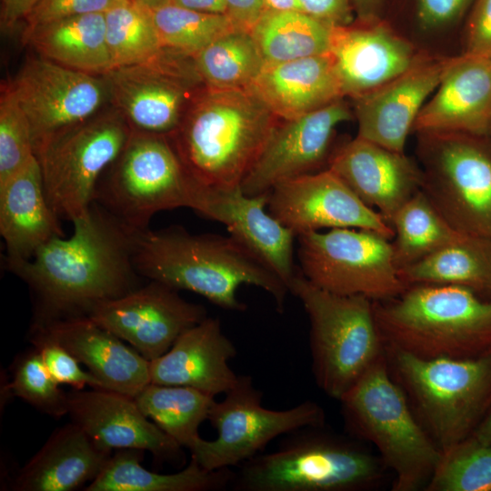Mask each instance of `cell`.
<instances>
[{"instance_id": "obj_1", "label": "cell", "mask_w": 491, "mask_h": 491, "mask_svg": "<svg viewBox=\"0 0 491 491\" xmlns=\"http://www.w3.org/2000/svg\"><path fill=\"white\" fill-rule=\"evenodd\" d=\"M73 225L69 238L54 237L30 259L5 262L36 296L35 320L86 316L96 304L141 286L134 265L139 232L95 202Z\"/></svg>"}, {"instance_id": "obj_2", "label": "cell", "mask_w": 491, "mask_h": 491, "mask_svg": "<svg viewBox=\"0 0 491 491\" xmlns=\"http://www.w3.org/2000/svg\"><path fill=\"white\" fill-rule=\"evenodd\" d=\"M134 265L144 278L198 294L228 311L246 309L237 296L243 285L267 292L280 313L289 293L274 272L230 235L190 234L178 225L148 228L137 234Z\"/></svg>"}, {"instance_id": "obj_3", "label": "cell", "mask_w": 491, "mask_h": 491, "mask_svg": "<svg viewBox=\"0 0 491 491\" xmlns=\"http://www.w3.org/2000/svg\"><path fill=\"white\" fill-rule=\"evenodd\" d=\"M172 142L184 165L200 185L241 186L278 118L250 89L205 86Z\"/></svg>"}, {"instance_id": "obj_4", "label": "cell", "mask_w": 491, "mask_h": 491, "mask_svg": "<svg viewBox=\"0 0 491 491\" xmlns=\"http://www.w3.org/2000/svg\"><path fill=\"white\" fill-rule=\"evenodd\" d=\"M373 307L385 346L428 359L491 352V297L466 287L411 285Z\"/></svg>"}, {"instance_id": "obj_5", "label": "cell", "mask_w": 491, "mask_h": 491, "mask_svg": "<svg viewBox=\"0 0 491 491\" xmlns=\"http://www.w3.org/2000/svg\"><path fill=\"white\" fill-rule=\"evenodd\" d=\"M305 426L286 435L271 452L234 470V491H363L380 483L386 468L358 442Z\"/></svg>"}, {"instance_id": "obj_6", "label": "cell", "mask_w": 491, "mask_h": 491, "mask_svg": "<svg viewBox=\"0 0 491 491\" xmlns=\"http://www.w3.org/2000/svg\"><path fill=\"white\" fill-rule=\"evenodd\" d=\"M385 349L391 376L441 452L471 436L491 409V352L428 359Z\"/></svg>"}, {"instance_id": "obj_7", "label": "cell", "mask_w": 491, "mask_h": 491, "mask_svg": "<svg viewBox=\"0 0 491 491\" xmlns=\"http://www.w3.org/2000/svg\"><path fill=\"white\" fill-rule=\"evenodd\" d=\"M340 402L348 430L372 443L385 466L394 473L393 490L426 489L442 452L391 376L386 352Z\"/></svg>"}, {"instance_id": "obj_8", "label": "cell", "mask_w": 491, "mask_h": 491, "mask_svg": "<svg viewBox=\"0 0 491 491\" xmlns=\"http://www.w3.org/2000/svg\"><path fill=\"white\" fill-rule=\"evenodd\" d=\"M289 293L300 300L309 319L316 383L340 401L386 352L373 300L324 290L308 281L299 267Z\"/></svg>"}, {"instance_id": "obj_9", "label": "cell", "mask_w": 491, "mask_h": 491, "mask_svg": "<svg viewBox=\"0 0 491 491\" xmlns=\"http://www.w3.org/2000/svg\"><path fill=\"white\" fill-rule=\"evenodd\" d=\"M109 166L108 175L98 180L94 202L130 229H148L160 211L193 208L198 183L165 135H131Z\"/></svg>"}, {"instance_id": "obj_10", "label": "cell", "mask_w": 491, "mask_h": 491, "mask_svg": "<svg viewBox=\"0 0 491 491\" xmlns=\"http://www.w3.org/2000/svg\"><path fill=\"white\" fill-rule=\"evenodd\" d=\"M419 135L421 191L456 230L491 241V143L486 140L487 136Z\"/></svg>"}, {"instance_id": "obj_11", "label": "cell", "mask_w": 491, "mask_h": 491, "mask_svg": "<svg viewBox=\"0 0 491 491\" xmlns=\"http://www.w3.org/2000/svg\"><path fill=\"white\" fill-rule=\"evenodd\" d=\"M131 135L117 116L102 115L59 133L35 150L48 203L60 220L73 223L87 214L99 178Z\"/></svg>"}, {"instance_id": "obj_12", "label": "cell", "mask_w": 491, "mask_h": 491, "mask_svg": "<svg viewBox=\"0 0 491 491\" xmlns=\"http://www.w3.org/2000/svg\"><path fill=\"white\" fill-rule=\"evenodd\" d=\"M296 239L301 273L324 290L376 301L396 296L406 287L390 239L376 232L332 228L300 234Z\"/></svg>"}, {"instance_id": "obj_13", "label": "cell", "mask_w": 491, "mask_h": 491, "mask_svg": "<svg viewBox=\"0 0 491 491\" xmlns=\"http://www.w3.org/2000/svg\"><path fill=\"white\" fill-rule=\"evenodd\" d=\"M262 396L252 376H239L224 399L215 401L210 409L208 420L217 436L214 440L201 437L189 449L191 458L208 470L238 466L262 453L278 436L325 425L324 409L314 401L273 410L262 405Z\"/></svg>"}, {"instance_id": "obj_14", "label": "cell", "mask_w": 491, "mask_h": 491, "mask_svg": "<svg viewBox=\"0 0 491 491\" xmlns=\"http://www.w3.org/2000/svg\"><path fill=\"white\" fill-rule=\"evenodd\" d=\"M108 94L144 134H173L186 105L205 86L193 57L165 49L137 65L114 67L103 75Z\"/></svg>"}, {"instance_id": "obj_15", "label": "cell", "mask_w": 491, "mask_h": 491, "mask_svg": "<svg viewBox=\"0 0 491 491\" xmlns=\"http://www.w3.org/2000/svg\"><path fill=\"white\" fill-rule=\"evenodd\" d=\"M25 114L35 150L92 117L108 94L105 80L42 56L29 58L11 84Z\"/></svg>"}, {"instance_id": "obj_16", "label": "cell", "mask_w": 491, "mask_h": 491, "mask_svg": "<svg viewBox=\"0 0 491 491\" xmlns=\"http://www.w3.org/2000/svg\"><path fill=\"white\" fill-rule=\"evenodd\" d=\"M86 316L151 361L208 316L202 305L186 301L177 290L149 280L122 296L96 304Z\"/></svg>"}, {"instance_id": "obj_17", "label": "cell", "mask_w": 491, "mask_h": 491, "mask_svg": "<svg viewBox=\"0 0 491 491\" xmlns=\"http://www.w3.org/2000/svg\"><path fill=\"white\" fill-rule=\"evenodd\" d=\"M267 208L296 235L323 228H358L394 237L390 224L328 168L278 184L268 193Z\"/></svg>"}, {"instance_id": "obj_18", "label": "cell", "mask_w": 491, "mask_h": 491, "mask_svg": "<svg viewBox=\"0 0 491 491\" xmlns=\"http://www.w3.org/2000/svg\"><path fill=\"white\" fill-rule=\"evenodd\" d=\"M352 117L341 98L300 117L278 121L242 182L243 192L266 195L280 183L317 172L328 163L336 126Z\"/></svg>"}, {"instance_id": "obj_19", "label": "cell", "mask_w": 491, "mask_h": 491, "mask_svg": "<svg viewBox=\"0 0 491 491\" xmlns=\"http://www.w3.org/2000/svg\"><path fill=\"white\" fill-rule=\"evenodd\" d=\"M268 194L250 196L241 186L198 185L193 210L225 225L229 235L248 249L287 286L297 273L294 263L296 235L266 207Z\"/></svg>"}, {"instance_id": "obj_20", "label": "cell", "mask_w": 491, "mask_h": 491, "mask_svg": "<svg viewBox=\"0 0 491 491\" xmlns=\"http://www.w3.org/2000/svg\"><path fill=\"white\" fill-rule=\"evenodd\" d=\"M329 55L343 96L352 99L387 84L425 55L381 19L333 27Z\"/></svg>"}, {"instance_id": "obj_21", "label": "cell", "mask_w": 491, "mask_h": 491, "mask_svg": "<svg viewBox=\"0 0 491 491\" xmlns=\"http://www.w3.org/2000/svg\"><path fill=\"white\" fill-rule=\"evenodd\" d=\"M452 60L453 57L425 55L392 81L353 99L357 136L405 153L407 136L421 109L437 88Z\"/></svg>"}, {"instance_id": "obj_22", "label": "cell", "mask_w": 491, "mask_h": 491, "mask_svg": "<svg viewBox=\"0 0 491 491\" xmlns=\"http://www.w3.org/2000/svg\"><path fill=\"white\" fill-rule=\"evenodd\" d=\"M67 396L71 422L102 449H135L160 461L182 460L183 447L146 417L133 397L103 388L74 389Z\"/></svg>"}, {"instance_id": "obj_23", "label": "cell", "mask_w": 491, "mask_h": 491, "mask_svg": "<svg viewBox=\"0 0 491 491\" xmlns=\"http://www.w3.org/2000/svg\"><path fill=\"white\" fill-rule=\"evenodd\" d=\"M326 168L389 224L396 212L422 187L421 167L405 153L357 135L332 152Z\"/></svg>"}, {"instance_id": "obj_24", "label": "cell", "mask_w": 491, "mask_h": 491, "mask_svg": "<svg viewBox=\"0 0 491 491\" xmlns=\"http://www.w3.org/2000/svg\"><path fill=\"white\" fill-rule=\"evenodd\" d=\"M33 328L66 348L108 390L134 398L150 383L149 361L86 316L35 320Z\"/></svg>"}, {"instance_id": "obj_25", "label": "cell", "mask_w": 491, "mask_h": 491, "mask_svg": "<svg viewBox=\"0 0 491 491\" xmlns=\"http://www.w3.org/2000/svg\"><path fill=\"white\" fill-rule=\"evenodd\" d=\"M491 128V60L464 54L453 57L413 130L488 136Z\"/></svg>"}, {"instance_id": "obj_26", "label": "cell", "mask_w": 491, "mask_h": 491, "mask_svg": "<svg viewBox=\"0 0 491 491\" xmlns=\"http://www.w3.org/2000/svg\"><path fill=\"white\" fill-rule=\"evenodd\" d=\"M236 353L220 320L207 316L183 332L168 351L149 361L150 383L188 386L214 397L225 395L238 380L229 366Z\"/></svg>"}, {"instance_id": "obj_27", "label": "cell", "mask_w": 491, "mask_h": 491, "mask_svg": "<svg viewBox=\"0 0 491 491\" xmlns=\"http://www.w3.org/2000/svg\"><path fill=\"white\" fill-rule=\"evenodd\" d=\"M60 221L48 203L36 156L0 184L5 262L28 260L54 237L65 236Z\"/></svg>"}, {"instance_id": "obj_28", "label": "cell", "mask_w": 491, "mask_h": 491, "mask_svg": "<svg viewBox=\"0 0 491 491\" xmlns=\"http://www.w3.org/2000/svg\"><path fill=\"white\" fill-rule=\"evenodd\" d=\"M249 89L279 120L300 117L344 98L329 53L265 64Z\"/></svg>"}, {"instance_id": "obj_29", "label": "cell", "mask_w": 491, "mask_h": 491, "mask_svg": "<svg viewBox=\"0 0 491 491\" xmlns=\"http://www.w3.org/2000/svg\"><path fill=\"white\" fill-rule=\"evenodd\" d=\"M111 456L75 423L55 429L19 470L15 491H72L93 481Z\"/></svg>"}, {"instance_id": "obj_30", "label": "cell", "mask_w": 491, "mask_h": 491, "mask_svg": "<svg viewBox=\"0 0 491 491\" xmlns=\"http://www.w3.org/2000/svg\"><path fill=\"white\" fill-rule=\"evenodd\" d=\"M141 450L118 449L111 455L100 473L85 491H222L229 489L234 470L225 467L208 470L195 459L182 470L172 474L145 469L140 460Z\"/></svg>"}, {"instance_id": "obj_31", "label": "cell", "mask_w": 491, "mask_h": 491, "mask_svg": "<svg viewBox=\"0 0 491 491\" xmlns=\"http://www.w3.org/2000/svg\"><path fill=\"white\" fill-rule=\"evenodd\" d=\"M25 35L40 56L61 65L92 75L112 68L104 13L63 18Z\"/></svg>"}, {"instance_id": "obj_32", "label": "cell", "mask_w": 491, "mask_h": 491, "mask_svg": "<svg viewBox=\"0 0 491 491\" xmlns=\"http://www.w3.org/2000/svg\"><path fill=\"white\" fill-rule=\"evenodd\" d=\"M398 273L406 286H458L491 297V241L466 234Z\"/></svg>"}, {"instance_id": "obj_33", "label": "cell", "mask_w": 491, "mask_h": 491, "mask_svg": "<svg viewBox=\"0 0 491 491\" xmlns=\"http://www.w3.org/2000/svg\"><path fill=\"white\" fill-rule=\"evenodd\" d=\"M333 27L300 11L264 12L251 31L265 64L328 54Z\"/></svg>"}, {"instance_id": "obj_34", "label": "cell", "mask_w": 491, "mask_h": 491, "mask_svg": "<svg viewBox=\"0 0 491 491\" xmlns=\"http://www.w3.org/2000/svg\"><path fill=\"white\" fill-rule=\"evenodd\" d=\"M142 413L183 448L201 438L199 426L208 420L215 397L197 389L149 383L135 397Z\"/></svg>"}, {"instance_id": "obj_35", "label": "cell", "mask_w": 491, "mask_h": 491, "mask_svg": "<svg viewBox=\"0 0 491 491\" xmlns=\"http://www.w3.org/2000/svg\"><path fill=\"white\" fill-rule=\"evenodd\" d=\"M390 225L394 230L391 244L398 270L466 235L451 226L421 190L396 212Z\"/></svg>"}, {"instance_id": "obj_36", "label": "cell", "mask_w": 491, "mask_h": 491, "mask_svg": "<svg viewBox=\"0 0 491 491\" xmlns=\"http://www.w3.org/2000/svg\"><path fill=\"white\" fill-rule=\"evenodd\" d=\"M205 86L215 89H249L265 65L250 32L234 29L193 56Z\"/></svg>"}, {"instance_id": "obj_37", "label": "cell", "mask_w": 491, "mask_h": 491, "mask_svg": "<svg viewBox=\"0 0 491 491\" xmlns=\"http://www.w3.org/2000/svg\"><path fill=\"white\" fill-rule=\"evenodd\" d=\"M104 15L112 68L147 62L165 49L151 9L134 0H115Z\"/></svg>"}, {"instance_id": "obj_38", "label": "cell", "mask_w": 491, "mask_h": 491, "mask_svg": "<svg viewBox=\"0 0 491 491\" xmlns=\"http://www.w3.org/2000/svg\"><path fill=\"white\" fill-rule=\"evenodd\" d=\"M151 12L163 46L191 57L236 29L225 14L203 13L172 2Z\"/></svg>"}, {"instance_id": "obj_39", "label": "cell", "mask_w": 491, "mask_h": 491, "mask_svg": "<svg viewBox=\"0 0 491 491\" xmlns=\"http://www.w3.org/2000/svg\"><path fill=\"white\" fill-rule=\"evenodd\" d=\"M427 491H491V446L472 436L442 452Z\"/></svg>"}, {"instance_id": "obj_40", "label": "cell", "mask_w": 491, "mask_h": 491, "mask_svg": "<svg viewBox=\"0 0 491 491\" xmlns=\"http://www.w3.org/2000/svg\"><path fill=\"white\" fill-rule=\"evenodd\" d=\"M59 386L34 348L17 358L7 389L39 411L61 417L68 413V396Z\"/></svg>"}, {"instance_id": "obj_41", "label": "cell", "mask_w": 491, "mask_h": 491, "mask_svg": "<svg viewBox=\"0 0 491 491\" xmlns=\"http://www.w3.org/2000/svg\"><path fill=\"white\" fill-rule=\"evenodd\" d=\"M29 121L10 86L0 99V184L25 167L34 157Z\"/></svg>"}, {"instance_id": "obj_42", "label": "cell", "mask_w": 491, "mask_h": 491, "mask_svg": "<svg viewBox=\"0 0 491 491\" xmlns=\"http://www.w3.org/2000/svg\"><path fill=\"white\" fill-rule=\"evenodd\" d=\"M31 342L57 384L68 385L76 390L85 386L106 389L89 371L81 367V363L66 348L42 331L32 328Z\"/></svg>"}, {"instance_id": "obj_43", "label": "cell", "mask_w": 491, "mask_h": 491, "mask_svg": "<svg viewBox=\"0 0 491 491\" xmlns=\"http://www.w3.org/2000/svg\"><path fill=\"white\" fill-rule=\"evenodd\" d=\"M115 0H41L25 18L27 30L75 15L105 13Z\"/></svg>"}, {"instance_id": "obj_44", "label": "cell", "mask_w": 491, "mask_h": 491, "mask_svg": "<svg viewBox=\"0 0 491 491\" xmlns=\"http://www.w3.org/2000/svg\"><path fill=\"white\" fill-rule=\"evenodd\" d=\"M465 53L491 60V0H476L468 23Z\"/></svg>"}, {"instance_id": "obj_45", "label": "cell", "mask_w": 491, "mask_h": 491, "mask_svg": "<svg viewBox=\"0 0 491 491\" xmlns=\"http://www.w3.org/2000/svg\"><path fill=\"white\" fill-rule=\"evenodd\" d=\"M472 0H416V15L426 29H437L456 22Z\"/></svg>"}, {"instance_id": "obj_46", "label": "cell", "mask_w": 491, "mask_h": 491, "mask_svg": "<svg viewBox=\"0 0 491 491\" xmlns=\"http://www.w3.org/2000/svg\"><path fill=\"white\" fill-rule=\"evenodd\" d=\"M301 12L331 27L349 25L354 22L350 0H298Z\"/></svg>"}, {"instance_id": "obj_47", "label": "cell", "mask_w": 491, "mask_h": 491, "mask_svg": "<svg viewBox=\"0 0 491 491\" xmlns=\"http://www.w3.org/2000/svg\"><path fill=\"white\" fill-rule=\"evenodd\" d=\"M225 15L236 29L250 32L264 13L263 0H224Z\"/></svg>"}, {"instance_id": "obj_48", "label": "cell", "mask_w": 491, "mask_h": 491, "mask_svg": "<svg viewBox=\"0 0 491 491\" xmlns=\"http://www.w3.org/2000/svg\"><path fill=\"white\" fill-rule=\"evenodd\" d=\"M41 0H2L1 26L10 31L26 18Z\"/></svg>"}, {"instance_id": "obj_49", "label": "cell", "mask_w": 491, "mask_h": 491, "mask_svg": "<svg viewBox=\"0 0 491 491\" xmlns=\"http://www.w3.org/2000/svg\"><path fill=\"white\" fill-rule=\"evenodd\" d=\"M356 21L369 23L380 19L383 0H350Z\"/></svg>"}, {"instance_id": "obj_50", "label": "cell", "mask_w": 491, "mask_h": 491, "mask_svg": "<svg viewBox=\"0 0 491 491\" xmlns=\"http://www.w3.org/2000/svg\"><path fill=\"white\" fill-rule=\"evenodd\" d=\"M172 3L185 8L210 14H225L224 0H172Z\"/></svg>"}, {"instance_id": "obj_51", "label": "cell", "mask_w": 491, "mask_h": 491, "mask_svg": "<svg viewBox=\"0 0 491 491\" xmlns=\"http://www.w3.org/2000/svg\"><path fill=\"white\" fill-rule=\"evenodd\" d=\"M264 12L300 11L298 0H263Z\"/></svg>"}, {"instance_id": "obj_52", "label": "cell", "mask_w": 491, "mask_h": 491, "mask_svg": "<svg viewBox=\"0 0 491 491\" xmlns=\"http://www.w3.org/2000/svg\"><path fill=\"white\" fill-rule=\"evenodd\" d=\"M477 441L491 446V409L472 434Z\"/></svg>"}, {"instance_id": "obj_53", "label": "cell", "mask_w": 491, "mask_h": 491, "mask_svg": "<svg viewBox=\"0 0 491 491\" xmlns=\"http://www.w3.org/2000/svg\"><path fill=\"white\" fill-rule=\"evenodd\" d=\"M134 1L143 5L144 6L149 9H155L156 7H159L161 5H164L172 2V0H134Z\"/></svg>"}, {"instance_id": "obj_54", "label": "cell", "mask_w": 491, "mask_h": 491, "mask_svg": "<svg viewBox=\"0 0 491 491\" xmlns=\"http://www.w3.org/2000/svg\"><path fill=\"white\" fill-rule=\"evenodd\" d=\"M488 137H489V139L491 140V128H490V132H489Z\"/></svg>"}]
</instances>
